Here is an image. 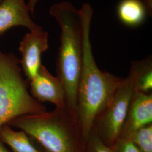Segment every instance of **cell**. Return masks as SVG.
I'll use <instances>...</instances> for the list:
<instances>
[{
    "instance_id": "cell-15",
    "label": "cell",
    "mask_w": 152,
    "mask_h": 152,
    "mask_svg": "<svg viewBox=\"0 0 152 152\" xmlns=\"http://www.w3.org/2000/svg\"><path fill=\"white\" fill-rule=\"evenodd\" d=\"M113 152H140L130 139L121 136L112 147Z\"/></svg>"
},
{
    "instance_id": "cell-3",
    "label": "cell",
    "mask_w": 152,
    "mask_h": 152,
    "mask_svg": "<svg viewBox=\"0 0 152 152\" xmlns=\"http://www.w3.org/2000/svg\"><path fill=\"white\" fill-rule=\"evenodd\" d=\"M7 125L26 132L46 152H85L78 122L66 108L21 116Z\"/></svg>"
},
{
    "instance_id": "cell-7",
    "label": "cell",
    "mask_w": 152,
    "mask_h": 152,
    "mask_svg": "<svg viewBox=\"0 0 152 152\" xmlns=\"http://www.w3.org/2000/svg\"><path fill=\"white\" fill-rule=\"evenodd\" d=\"M29 82V92L36 100L41 103H51L56 108H66L65 92L61 82L44 65H41L36 76Z\"/></svg>"
},
{
    "instance_id": "cell-12",
    "label": "cell",
    "mask_w": 152,
    "mask_h": 152,
    "mask_svg": "<svg viewBox=\"0 0 152 152\" xmlns=\"http://www.w3.org/2000/svg\"><path fill=\"white\" fill-rule=\"evenodd\" d=\"M121 22L130 27L140 26L148 15L147 9L141 0H121L117 9Z\"/></svg>"
},
{
    "instance_id": "cell-9",
    "label": "cell",
    "mask_w": 152,
    "mask_h": 152,
    "mask_svg": "<svg viewBox=\"0 0 152 152\" xmlns=\"http://www.w3.org/2000/svg\"><path fill=\"white\" fill-rule=\"evenodd\" d=\"M27 0H4L0 4V35L16 27L33 30L39 26L33 20Z\"/></svg>"
},
{
    "instance_id": "cell-1",
    "label": "cell",
    "mask_w": 152,
    "mask_h": 152,
    "mask_svg": "<svg viewBox=\"0 0 152 152\" xmlns=\"http://www.w3.org/2000/svg\"><path fill=\"white\" fill-rule=\"evenodd\" d=\"M80 10L83 26V61L77 98V117L87 141L99 115L110 103L123 78L99 69L90 41L93 9L84 4Z\"/></svg>"
},
{
    "instance_id": "cell-10",
    "label": "cell",
    "mask_w": 152,
    "mask_h": 152,
    "mask_svg": "<svg viewBox=\"0 0 152 152\" xmlns=\"http://www.w3.org/2000/svg\"><path fill=\"white\" fill-rule=\"evenodd\" d=\"M134 92L149 93L152 90V58L133 61L127 76Z\"/></svg>"
},
{
    "instance_id": "cell-19",
    "label": "cell",
    "mask_w": 152,
    "mask_h": 152,
    "mask_svg": "<svg viewBox=\"0 0 152 152\" xmlns=\"http://www.w3.org/2000/svg\"><path fill=\"white\" fill-rule=\"evenodd\" d=\"M3 1H4V0H0V4H1Z\"/></svg>"
},
{
    "instance_id": "cell-6",
    "label": "cell",
    "mask_w": 152,
    "mask_h": 152,
    "mask_svg": "<svg viewBox=\"0 0 152 152\" xmlns=\"http://www.w3.org/2000/svg\"><path fill=\"white\" fill-rule=\"evenodd\" d=\"M48 38V33L39 26L33 30L29 31L20 42V63L22 71L29 81L36 76L42 65V55L49 48Z\"/></svg>"
},
{
    "instance_id": "cell-17",
    "label": "cell",
    "mask_w": 152,
    "mask_h": 152,
    "mask_svg": "<svg viewBox=\"0 0 152 152\" xmlns=\"http://www.w3.org/2000/svg\"><path fill=\"white\" fill-rule=\"evenodd\" d=\"M147 9L148 15L152 16V0H141Z\"/></svg>"
},
{
    "instance_id": "cell-16",
    "label": "cell",
    "mask_w": 152,
    "mask_h": 152,
    "mask_svg": "<svg viewBox=\"0 0 152 152\" xmlns=\"http://www.w3.org/2000/svg\"><path fill=\"white\" fill-rule=\"evenodd\" d=\"M39 0H27V4L31 14H33Z\"/></svg>"
},
{
    "instance_id": "cell-18",
    "label": "cell",
    "mask_w": 152,
    "mask_h": 152,
    "mask_svg": "<svg viewBox=\"0 0 152 152\" xmlns=\"http://www.w3.org/2000/svg\"><path fill=\"white\" fill-rule=\"evenodd\" d=\"M0 152H11L7 147L5 144L0 140Z\"/></svg>"
},
{
    "instance_id": "cell-14",
    "label": "cell",
    "mask_w": 152,
    "mask_h": 152,
    "mask_svg": "<svg viewBox=\"0 0 152 152\" xmlns=\"http://www.w3.org/2000/svg\"><path fill=\"white\" fill-rule=\"evenodd\" d=\"M85 152H113L112 148L107 145L92 129L86 142Z\"/></svg>"
},
{
    "instance_id": "cell-2",
    "label": "cell",
    "mask_w": 152,
    "mask_h": 152,
    "mask_svg": "<svg viewBox=\"0 0 152 152\" xmlns=\"http://www.w3.org/2000/svg\"><path fill=\"white\" fill-rule=\"evenodd\" d=\"M49 13L56 20L60 28L56 77L64 90L66 108L77 120V91L83 61L81 16L80 10H77L68 1H61L53 5Z\"/></svg>"
},
{
    "instance_id": "cell-13",
    "label": "cell",
    "mask_w": 152,
    "mask_h": 152,
    "mask_svg": "<svg viewBox=\"0 0 152 152\" xmlns=\"http://www.w3.org/2000/svg\"><path fill=\"white\" fill-rule=\"evenodd\" d=\"M127 137L130 139L140 152H152V124L137 129Z\"/></svg>"
},
{
    "instance_id": "cell-11",
    "label": "cell",
    "mask_w": 152,
    "mask_h": 152,
    "mask_svg": "<svg viewBox=\"0 0 152 152\" xmlns=\"http://www.w3.org/2000/svg\"><path fill=\"white\" fill-rule=\"evenodd\" d=\"M0 140L10 148L11 152H46L40 145H36L26 132L14 130L9 125L0 127Z\"/></svg>"
},
{
    "instance_id": "cell-4",
    "label": "cell",
    "mask_w": 152,
    "mask_h": 152,
    "mask_svg": "<svg viewBox=\"0 0 152 152\" xmlns=\"http://www.w3.org/2000/svg\"><path fill=\"white\" fill-rule=\"evenodd\" d=\"M20 64L15 55L0 50V127L18 117L47 111L28 91Z\"/></svg>"
},
{
    "instance_id": "cell-8",
    "label": "cell",
    "mask_w": 152,
    "mask_h": 152,
    "mask_svg": "<svg viewBox=\"0 0 152 152\" xmlns=\"http://www.w3.org/2000/svg\"><path fill=\"white\" fill-rule=\"evenodd\" d=\"M152 124V93L134 92L120 136L127 137Z\"/></svg>"
},
{
    "instance_id": "cell-5",
    "label": "cell",
    "mask_w": 152,
    "mask_h": 152,
    "mask_svg": "<svg viewBox=\"0 0 152 152\" xmlns=\"http://www.w3.org/2000/svg\"><path fill=\"white\" fill-rule=\"evenodd\" d=\"M134 92L127 77L94 123L93 130L109 147H112L121 136Z\"/></svg>"
}]
</instances>
